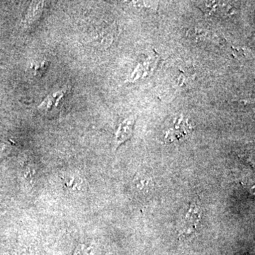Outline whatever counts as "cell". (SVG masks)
I'll return each instance as SVG.
<instances>
[{
	"label": "cell",
	"mask_w": 255,
	"mask_h": 255,
	"mask_svg": "<svg viewBox=\"0 0 255 255\" xmlns=\"http://www.w3.org/2000/svg\"><path fill=\"white\" fill-rule=\"evenodd\" d=\"M203 9L209 15L224 16L232 12V6L225 1H204Z\"/></svg>",
	"instance_id": "cell-1"
},
{
	"label": "cell",
	"mask_w": 255,
	"mask_h": 255,
	"mask_svg": "<svg viewBox=\"0 0 255 255\" xmlns=\"http://www.w3.org/2000/svg\"><path fill=\"white\" fill-rule=\"evenodd\" d=\"M133 125L134 120L132 119H127L120 124L118 130L116 132V147H118L131 137Z\"/></svg>",
	"instance_id": "cell-2"
},
{
	"label": "cell",
	"mask_w": 255,
	"mask_h": 255,
	"mask_svg": "<svg viewBox=\"0 0 255 255\" xmlns=\"http://www.w3.org/2000/svg\"><path fill=\"white\" fill-rule=\"evenodd\" d=\"M64 186L70 190L75 193H81L83 189L82 178L78 174H65L63 178Z\"/></svg>",
	"instance_id": "cell-3"
},
{
	"label": "cell",
	"mask_w": 255,
	"mask_h": 255,
	"mask_svg": "<svg viewBox=\"0 0 255 255\" xmlns=\"http://www.w3.org/2000/svg\"><path fill=\"white\" fill-rule=\"evenodd\" d=\"M43 7V1H32L25 16V22L28 24L35 22L41 16Z\"/></svg>",
	"instance_id": "cell-4"
},
{
	"label": "cell",
	"mask_w": 255,
	"mask_h": 255,
	"mask_svg": "<svg viewBox=\"0 0 255 255\" xmlns=\"http://www.w3.org/2000/svg\"><path fill=\"white\" fill-rule=\"evenodd\" d=\"M64 94H65V92H59L49 96V97H47L46 100L43 101V103L41 104L39 108L45 110H51L54 106H56L58 103H59L60 101L63 97Z\"/></svg>",
	"instance_id": "cell-5"
},
{
	"label": "cell",
	"mask_w": 255,
	"mask_h": 255,
	"mask_svg": "<svg viewBox=\"0 0 255 255\" xmlns=\"http://www.w3.org/2000/svg\"><path fill=\"white\" fill-rule=\"evenodd\" d=\"M36 168L31 164H26L23 168V179L28 184H32L36 179Z\"/></svg>",
	"instance_id": "cell-6"
},
{
	"label": "cell",
	"mask_w": 255,
	"mask_h": 255,
	"mask_svg": "<svg viewBox=\"0 0 255 255\" xmlns=\"http://www.w3.org/2000/svg\"><path fill=\"white\" fill-rule=\"evenodd\" d=\"M48 62L42 61L40 63L33 64V70L34 71L35 75H42L43 73L46 72V69L48 68Z\"/></svg>",
	"instance_id": "cell-7"
}]
</instances>
